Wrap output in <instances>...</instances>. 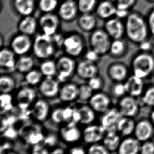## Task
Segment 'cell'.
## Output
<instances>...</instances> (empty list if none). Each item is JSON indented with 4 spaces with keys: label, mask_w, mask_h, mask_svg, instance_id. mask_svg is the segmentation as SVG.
<instances>
[{
    "label": "cell",
    "mask_w": 154,
    "mask_h": 154,
    "mask_svg": "<svg viewBox=\"0 0 154 154\" xmlns=\"http://www.w3.org/2000/svg\"><path fill=\"white\" fill-rule=\"evenodd\" d=\"M56 46L53 36L40 34L34 40L32 51L36 58L45 60L51 59L55 54Z\"/></svg>",
    "instance_id": "obj_1"
},
{
    "label": "cell",
    "mask_w": 154,
    "mask_h": 154,
    "mask_svg": "<svg viewBox=\"0 0 154 154\" xmlns=\"http://www.w3.org/2000/svg\"><path fill=\"white\" fill-rule=\"evenodd\" d=\"M60 47L64 54L75 59L84 55L86 51L84 38L77 33L71 34L64 37Z\"/></svg>",
    "instance_id": "obj_2"
},
{
    "label": "cell",
    "mask_w": 154,
    "mask_h": 154,
    "mask_svg": "<svg viewBox=\"0 0 154 154\" xmlns=\"http://www.w3.org/2000/svg\"><path fill=\"white\" fill-rule=\"evenodd\" d=\"M126 33L131 40L141 42L146 38L147 29L144 21L137 15H129L126 22Z\"/></svg>",
    "instance_id": "obj_3"
},
{
    "label": "cell",
    "mask_w": 154,
    "mask_h": 154,
    "mask_svg": "<svg viewBox=\"0 0 154 154\" xmlns=\"http://www.w3.org/2000/svg\"><path fill=\"white\" fill-rule=\"evenodd\" d=\"M110 36L105 30L96 29L92 32L90 36L89 43L90 48L101 56L108 54L110 44Z\"/></svg>",
    "instance_id": "obj_4"
},
{
    "label": "cell",
    "mask_w": 154,
    "mask_h": 154,
    "mask_svg": "<svg viewBox=\"0 0 154 154\" xmlns=\"http://www.w3.org/2000/svg\"><path fill=\"white\" fill-rule=\"evenodd\" d=\"M55 61L56 76L60 81H66L75 74L77 65L75 58L64 54L58 57Z\"/></svg>",
    "instance_id": "obj_5"
},
{
    "label": "cell",
    "mask_w": 154,
    "mask_h": 154,
    "mask_svg": "<svg viewBox=\"0 0 154 154\" xmlns=\"http://www.w3.org/2000/svg\"><path fill=\"white\" fill-rule=\"evenodd\" d=\"M133 67L134 75L141 79L146 78L154 70V58L146 53L140 54L134 59Z\"/></svg>",
    "instance_id": "obj_6"
},
{
    "label": "cell",
    "mask_w": 154,
    "mask_h": 154,
    "mask_svg": "<svg viewBox=\"0 0 154 154\" xmlns=\"http://www.w3.org/2000/svg\"><path fill=\"white\" fill-rule=\"evenodd\" d=\"M59 137L66 144H73L82 139V131L77 124L71 122L66 123L60 127L58 131Z\"/></svg>",
    "instance_id": "obj_7"
},
{
    "label": "cell",
    "mask_w": 154,
    "mask_h": 154,
    "mask_svg": "<svg viewBox=\"0 0 154 154\" xmlns=\"http://www.w3.org/2000/svg\"><path fill=\"white\" fill-rule=\"evenodd\" d=\"M33 43V41L30 36L20 33L12 38L11 41L10 48L16 55H27L30 51L32 50Z\"/></svg>",
    "instance_id": "obj_8"
},
{
    "label": "cell",
    "mask_w": 154,
    "mask_h": 154,
    "mask_svg": "<svg viewBox=\"0 0 154 154\" xmlns=\"http://www.w3.org/2000/svg\"><path fill=\"white\" fill-rule=\"evenodd\" d=\"M60 17L52 13H44L38 21L42 33L52 36L56 34L60 27Z\"/></svg>",
    "instance_id": "obj_9"
},
{
    "label": "cell",
    "mask_w": 154,
    "mask_h": 154,
    "mask_svg": "<svg viewBox=\"0 0 154 154\" xmlns=\"http://www.w3.org/2000/svg\"><path fill=\"white\" fill-rule=\"evenodd\" d=\"M60 86V81L54 77H44L38 85L40 94L44 98L52 99L58 96Z\"/></svg>",
    "instance_id": "obj_10"
},
{
    "label": "cell",
    "mask_w": 154,
    "mask_h": 154,
    "mask_svg": "<svg viewBox=\"0 0 154 154\" xmlns=\"http://www.w3.org/2000/svg\"><path fill=\"white\" fill-rule=\"evenodd\" d=\"M106 131L100 124H90L86 126L82 131V140L86 144H92L102 142Z\"/></svg>",
    "instance_id": "obj_11"
},
{
    "label": "cell",
    "mask_w": 154,
    "mask_h": 154,
    "mask_svg": "<svg viewBox=\"0 0 154 154\" xmlns=\"http://www.w3.org/2000/svg\"><path fill=\"white\" fill-rule=\"evenodd\" d=\"M33 87L29 85L22 86L17 91L15 100L20 108H29L36 100L37 94Z\"/></svg>",
    "instance_id": "obj_12"
},
{
    "label": "cell",
    "mask_w": 154,
    "mask_h": 154,
    "mask_svg": "<svg viewBox=\"0 0 154 154\" xmlns=\"http://www.w3.org/2000/svg\"><path fill=\"white\" fill-rule=\"evenodd\" d=\"M99 69L97 64L85 58L77 63L75 74L79 79L87 81L98 75Z\"/></svg>",
    "instance_id": "obj_13"
},
{
    "label": "cell",
    "mask_w": 154,
    "mask_h": 154,
    "mask_svg": "<svg viewBox=\"0 0 154 154\" xmlns=\"http://www.w3.org/2000/svg\"><path fill=\"white\" fill-rule=\"evenodd\" d=\"M30 113L35 121L40 123L44 122L50 116V105L45 100L36 99L31 106Z\"/></svg>",
    "instance_id": "obj_14"
},
{
    "label": "cell",
    "mask_w": 154,
    "mask_h": 154,
    "mask_svg": "<svg viewBox=\"0 0 154 154\" xmlns=\"http://www.w3.org/2000/svg\"><path fill=\"white\" fill-rule=\"evenodd\" d=\"M88 102L96 113L103 114L110 108L112 100L108 94L99 91L94 93Z\"/></svg>",
    "instance_id": "obj_15"
},
{
    "label": "cell",
    "mask_w": 154,
    "mask_h": 154,
    "mask_svg": "<svg viewBox=\"0 0 154 154\" xmlns=\"http://www.w3.org/2000/svg\"><path fill=\"white\" fill-rule=\"evenodd\" d=\"M123 116L118 108H110L100 116V125L107 131H117V126Z\"/></svg>",
    "instance_id": "obj_16"
},
{
    "label": "cell",
    "mask_w": 154,
    "mask_h": 154,
    "mask_svg": "<svg viewBox=\"0 0 154 154\" xmlns=\"http://www.w3.org/2000/svg\"><path fill=\"white\" fill-rule=\"evenodd\" d=\"M79 95V86L74 82H67L60 86L58 97L62 102L71 103L78 100Z\"/></svg>",
    "instance_id": "obj_17"
},
{
    "label": "cell",
    "mask_w": 154,
    "mask_h": 154,
    "mask_svg": "<svg viewBox=\"0 0 154 154\" xmlns=\"http://www.w3.org/2000/svg\"><path fill=\"white\" fill-rule=\"evenodd\" d=\"M79 11L77 2L73 0H65L59 6L58 17L64 21H72L75 19Z\"/></svg>",
    "instance_id": "obj_18"
},
{
    "label": "cell",
    "mask_w": 154,
    "mask_h": 154,
    "mask_svg": "<svg viewBox=\"0 0 154 154\" xmlns=\"http://www.w3.org/2000/svg\"><path fill=\"white\" fill-rule=\"evenodd\" d=\"M118 109L123 116L131 117L137 113L139 106L133 96H126L119 101Z\"/></svg>",
    "instance_id": "obj_19"
},
{
    "label": "cell",
    "mask_w": 154,
    "mask_h": 154,
    "mask_svg": "<svg viewBox=\"0 0 154 154\" xmlns=\"http://www.w3.org/2000/svg\"><path fill=\"white\" fill-rule=\"evenodd\" d=\"M109 79L115 82H122L127 77L128 71L124 65L119 63H113L108 65L106 70Z\"/></svg>",
    "instance_id": "obj_20"
},
{
    "label": "cell",
    "mask_w": 154,
    "mask_h": 154,
    "mask_svg": "<svg viewBox=\"0 0 154 154\" xmlns=\"http://www.w3.org/2000/svg\"><path fill=\"white\" fill-rule=\"evenodd\" d=\"M134 133L136 138L140 142H146L154 133L152 124L146 120L140 121L136 125Z\"/></svg>",
    "instance_id": "obj_21"
},
{
    "label": "cell",
    "mask_w": 154,
    "mask_h": 154,
    "mask_svg": "<svg viewBox=\"0 0 154 154\" xmlns=\"http://www.w3.org/2000/svg\"><path fill=\"white\" fill-rule=\"evenodd\" d=\"M38 26V22L32 15L24 17L18 25L20 33L27 35H33L35 33Z\"/></svg>",
    "instance_id": "obj_22"
},
{
    "label": "cell",
    "mask_w": 154,
    "mask_h": 154,
    "mask_svg": "<svg viewBox=\"0 0 154 154\" xmlns=\"http://www.w3.org/2000/svg\"><path fill=\"white\" fill-rule=\"evenodd\" d=\"M125 85L127 93L130 96H140L144 89V82L143 79L134 75L127 79Z\"/></svg>",
    "instance_id": "obj_23"
},
{
    "label": "cell",
    "mask_w": 154,
    "mask_h": 154,
    "mask_svg": "<svg viewBox=\"0 0 154 154\" xmlns=\"http://www.w3.org/2000/svg\"><path fill=\"white\" fill-rule=\"evenodd\" d=\"M15 54L10 48H2L0 51V66L7 70L15 69L17 59Z\"/></svg>",
    "instance_id": "obj_24"
},
{
    "label": "cell",
    "mask_w": 154,
    "mask_h": 154,
    "mask_svg": "<svg viewBox=\"0 0 154 154\" xmlns=\"http://www.w3.org/2000/svg\"><path fill=\"white\" fill-rule=\"evenodd\" d=\"M140 145L137 138H127L121 141L117 152L121 154H136L140 152Z\"/></svg>",
    "instance_id": "obj_25"
},
{
    "label": "cell",
    "mask_w": 154,
    "mask_h": 154,
    "mask_svg": "<svg viewBox=\"0 0 154 154\" xmlns=\"http://www.w3.org/2000/svg\"><path fill=\"white\" fill-rule=\"evenodd\" d=\"M104 30L114 40L120 39L124 32L122 23L118 19H109L105 24Z\"/></svg>",
    "instance_id": "obj_26"
},
{
    "label": "cell",
    "mask_w": 154,
    "mask_h": 154,
    "mask_svg": "<svg viewBox=\"0 0 154 154\" xmlns=\"http://www.w3.org/2000/svg\"><path fill=\"white\" fill-rule=\"evenodd\" d=\"M102 142L109 152L117 151L121 142L120 134L117 131H107Z\"/></svg>",
    "instance_id": "obj_27"
},
{
    "label": "cell",
    "mask_w": 154,
    "mask_h": 154,
    "mask_svg": "<svg viewBox=\"0 0 154 154\" xmlns=\"http://www.w3.org/2000/svg\"><path fill=\"white\" fill-rule=\"evenodd\" d=\"M15 9L23 17L31 15L35 8V0H14Z\"/></svg>",
    "instance_id": "obj_28"
},
{
    "label": "cell",
    "mask_w": 154,
    "mask_h": 154,
    "mask_svg": "<svg viewBox=\"0 0 154 154\" xmlns=\"http://www.w3.org/2000/svg\"><path fill=\"white\" fill-rule=\"evenodd\" d=\"M78 109L80 114L79 124L81 125L92 124L95 120L96 112L88 104L82 105L78 107Z\"/></svg>",
    "instance_id": "obj_29"
},
{
    "label": "cell",
    "mask_w": 154,
    "mask_h": 154,
    "mask_svg": "<svg viewBox=\"0 0 154 154\" xmlns=\"http://www.w3.org/2000/svg\"><path fill=\"white\" fill-rule=\"evenodd\" d=\"M34 67L33 58L28 55H24L19 56V58L17 59L15 69L19 73L25 74L33 69Z\"/></svg>",
    "instance_id": "obj_30"
},
{
    "label": "cell",
    "mask_w": 154,
    "mask_h": 154,
    "mask_svg": "<svg viewBox=\"0 0 154 154\" xmlns=\"http://www.w3.org/2000/svg\"><path fill=\"white\" fill-rule=\"evenodd\" d=\"M136 125L129 117L123 116L117 126V131L121 135L127 136L134 132Z\"/></svg>",
    "instance_id": "obj_31"
},
{
    "label": "cell",
    "mask_w": 154,
    "mask_h": 154,
    "mask_svg": "<svg viewBox=\"0 0 154 154\" xmlns=\"http://www.w3.org/2000/svg\"><path fill=\"white\" fill-rule=\"evenodd\" d=\"M79 28L86 32L93 31L96 25V19L90 13H82L78 20Z\"/></svg>",
    "instance_id": "obj_32"
},
{
    "label": "cell",
    "mask_w": 154,
    "mask_h": 154,
    "mask_svg": "<svg viewBox=\"0 0 154 154\" xmlns=\"http://www.w3.org/2000/svg\"><path fill=\"white\" fill-rule=\"evenodd\" d=\"M116 10V7H115L110 1H104L96 7V14L101 19H109L115 14Z\"/></svg>",
    "instance_id": "obj_33"
},
{
    "label": "cell",
    "mask_w": 154,
    "mask_h": 154,
    "mask_svg": "<svg viewBox=\"0 0 154 154\" xmlns=\"http://www.w3.org/2000/svg\"><path fill=\"white\" fill-rule=\"evenodd\" d=\"M16 88L14 79L10 75L2 74L0 77V91L1 93H11Z\"/></svg>",
    "instance_id": "obj_34"
},
{
    "label": "cell",
    "mask_w": 154,
    "mask_h": 154,
    "mask_svg": "<svg viewBox=\"0 0 154 154\" xmlns=\"http://www.w3.org/2000/svg\"><path fill=\"white\" fill-rule=\"evenodd\" d=\"M39 69L44 77H54L57 73L56 61L51 59L43 60Z\"/></svg>",
    "instance_id": "obj_35"
},
{
    "label": "cell",
    "mask_w": 154,
    "mask_h": 154,
    "mask_svg": "<svg viewBox=\"0 0 154 154\" xmlns=\"http://www.w3.org/2000/svg\"><path fill=\"white\" fill-rule=\"evenodd\" d=\"M43 79L40 69H33L25 74L24 79L27 85L31 86L38 85Z\"/></svg>",
    "instance_id": "obj_36"
},
{
    "label": "cell",
    "mask_w": 154,
    "mask_h": 154,
    "mask_svg": "<svg viewBox=\"0 0 154 154\" xmlns=\"http://www.w3.org/2000/svg\"><path fill=\"white\" fill-rule=\"evenodd\" d=\"M125 45L121 39H115L112 42L108 54L113 57H119L125 51Z\"/></svg>",
    "instance_id": "obj_37"
},
{
    "label": "cell",
    "mask_w": 154,
    "mask_h": 154,
    "mask_svg": "<svg viewBox=\"0 0 154 154\" xmlns=\"http://www.w3.org/2000/svg\"><path fill=\"white\" fill-rule=\"evenodd\" d=\"M97 0H78L77 6L82 13H90L97 7Z\"/></svg>",
    "instance_id": "obj_38"
},
{
    "label": "cell",
    "mask_w": 154,
    "mask_h": 154,
    "mask_svg": "<svg viewBox=\"0 0 154 154\" xmlns=\"http://www.w3.org/2000/svg\"><path fill=\"white\" fill-rule=\"evenodd\" d=\"M58 0H39L38 7L44 13H52L58 6Z\"/></svg>",
    "instance_id": "obj_39"
},
{
    "label": "cell",
    "mask_w": 154,
    "mask_h": 154,
    "mask_svg": "<svg viewBox=\"0 0 154 154\" xmlns=\"http://www.w3.org/2000/svg\"><path fill=\"white\" fill-rule=\"evenodd\" d=\"M93 94L94 91L92 90L88 83L82 84L79 86V95L78 100L88 102Z\"/></svg>",
    "instance_id": "obj_40"
},
{
    "label": "cell",
    "mask_w": 154,
    "mask_h": 154,
    "mask_svg": "<svg viewBox=\"0 0 154 154\" xmlns=\"http://www.w3.org/2000/svg\"><path fill=\"white\" fill-rule=\"evenodd\" d=\"M88 84L94 92H99L104 88V80L102 76L96 75L88 80Z\"/></svg>",
    "instance_id": "obj_41"
},
{
    "label": "cell",
    "mask_w": 154,
    "mask_h": 154,
    "mask_svg": "<svg viewBox=\"0 0 154 154\" xmlns=\"http://www.w3.org/2000/svg\"><path fill=\"white\" fill-rule=\"evenodd\" d=\"M86 151L87 153L89 154H108L110 153L103 144H100V143L90 144Z\"/></svg>",
    "instance_id": "obj_42"
},
{
    "label": "cell",
    "mask_w": 154,
    "mask_h": 154,
    "mask_svg": "<svg viewBox=\"0 0 154 154\" xmlns=\"http://www.w3.org/2000/svg\"><path fill=\"white\" fill-rule=\"evenodd\" d=\"M1 110L8 111L13 107V97L10 93H2L0 96Z\"/></svg>",
    "instance_id": "obj_43"
},
{
    "label": "cell",
    "mask_w": 154,
    "mask_h": 154,
    "mask_svg": "<svg viewBox=\"0 0 154 154\" xmlns=\"http://www.w3.org/2000/svg\"><path fill=\"white\" fill-rule=\"evenodd\" d=\"M110 92L112 96L115 97H122L127 93L125 84L122 82H115L111 88Z\"/></svg>",
    "instance_id": "obj_44"
},
{
    "label": "cell",
    "mask_w": 154,
    "mask_h": 154,
    "mask_svg": "<svg viewBox=\"0 0 154 154\" xmlns=\"http://www.w3.org/2000/svg\"><path fill=\"white\" fill-rule=\"evenodd\" d=\"M51 118L54 123L60 124L64 122L63 117V108L57 107L51 111Z\"/></svg>",
    "instance_id": "obj_45"
},
{
    "label": "cell",
    "mask_w": 154,
    "mask_h": 154,
    "mask_svg": "<svg viewBox=\"0 0 154 154\" xmlns=\"http://www.w3.org/2000/svg\"><path fill=\"white\" fill-rule=\"evenodd\" d=\"M143 101L148 106H154V87L146 91L143 97Z\"/></svg>",
    "instance_id": "obj_46"
},
{
    "label": "cell",
    "mask_w": 154,
    "mask_h": 154,
    "mask_svg": "<svg viewBox=\"0 0 154 154\" xmlns=\"http://www.w3.org/2000/svg\"><path fill=\"white\" fill-rule=\"evenodd\" d=\"M84 57L86 60L97 64L98 62H100V61L101 60V57H102L98 53H97L95 51H94L91 48L89 50L86 51L84 54Z\"/></svg>",
    "instance_id": "obj_47"
},
{
    "label": "cell",
    "mask_w": 154,
    "mask_h": 154,
    "mask_svg": "<svg viewBox=\"0 0 154 154\" xmlns=\"http://www.w3.org/2000/svg\"><path fill=\"white\" fill-rule=\"evenodd\" d=\"M74 110V107H72L71 106H67L66 107L63 108V117L65 123L72 122Z\"/></svg>",
    "instance_id": "obj_48"
},
{
    "label": "cell",
    "mask_w": 154,
    "mask_h": 154,
    "mask_svg": "<svg viewBox=\"0 0 154 154\" xmlns=\"http://www.w3.org/2000/svg\"><path fill=\"white\" fill-rule=\"evenodd\" d=\"M140 152L142 154H154V143L145 142V143L140 147Z\"/></svg>",
    "instance_id": "obj_49"
},
{
    "label": "cell",
    "mask_w": 154,
    "mask_h": 154,
    "mask_svg": "<svg viewBox=\"0 0 154 154\" xmlns=\"http://www.w3.org/2000/svg\"><path fill=\"white\" fill-rule=\"evenodd\" d=\"M134 0H117V8L126 9L133 4Z\"/></svg>",
    "instance_id": "obj_50"
},
{
    "label": "cell",
    "mask_w": 154,
    "mask_h": 154,
    "mask_svg": "<svg viewBox=\"0 0 154 154\" xmlns=\"http://www.w3.org/2000/svg\"><path fill=\"white\" fill-rule=\"evenodd\" d=\"M67 152L71 154H84L87 153V151L82 146H74L69 149Z\"/></svg>",
    "instance_id": "obj_51"
},
{
    "label": "cell",
    "mask_w": 154,
    "mask_h": 154,
    "mask_svg": "<svg viewBox=\"0 0 154 154\" xmlns=\"http://www.w3.org/2000/svg\"><path fill=\"white\" fill-rule=\"evenodd\" d=\"M140 48L144 51H148L152 48V44L150 42H147L144 40L141 42V43L140 44Z\"/></svg>",
    "instance_id": "obj_52"
},
{
    "label": "cell",
    "mask_w": 154,
    "mask_h": 154,
    "mask_svg": "<svg viewBox=\"0 0 154 154\" xmlns=\"http://www.w3.org/2000/svg\"><path fill=\"white\" fill-rule=\"evenodd\" d=\"M117 17H126L127 14V11L126 9H123V8H117L116 10V13Z\"/></svg>",
    "instance_id": "obj_53"
},
{
    "label": "cell",
    "mask_w": 154,
    "mask_h": 154,
    "mask_svg": "<svg viewBox=\"0 0 154 154\" xmlns=\"http://www.w3.org/2000/svg\"><path fill=\"white\" fill-rule=\"evenodd\" d=\"M149 23L150 29L154 35V12H153L150 15L149 20Z\"/></svg>",
    "instance_id": "obj_54"
},
{
    "label": "cell",
    "mask_w": 154,
    "mask_h": 154,
    "mask_svg": "<svg viewBox=\"0 0 154 154\" xmlns=\"http://www.w3.org/2000/svg\"><path fill=\"white\" fill-rule=\"evenodd\" d=\"M65 152L64 150L62 149V148H56L54 149H53L52 151L50 153L51 154H64L65 153Z\"/></svg>",
    "instance_id": "obj_55"
},
{
    "label": "cell",
    "mask_w": 154,
    "mask_h": 154,
    "mask_svg": "<svg viewBox=\"0 0 154 154\" xmlns=\"http://www.w3.org/2000/svg\"><path fill=\"white\" fill-rule=\"evenodd\" d=\"M151 119H152V124L154 125V111L152 113V115H151Z\"/></svg>",
    "instance_id": "obj_56"
}]
</instances>
